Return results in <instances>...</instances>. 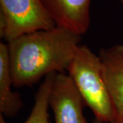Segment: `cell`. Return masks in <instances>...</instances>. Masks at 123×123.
<instances>
[{
	"instance_id": "1",
	"label": "cell",
	"mask_w": 123,
	"mask_h": 123,
	"mask_svg": "<svg viewBox=\"0 0 123 123\" xmlns=\"http://www.w3.org/2000/svg\"><path fill=\"white\" fill-rule=\"evenodd\" d=\"M81 41V35L55 26L7 43L13 86H31L49 74L65 73Z\"/></svg>"
},
{
	"instance_id": "2",
	"label": "cell",
	"mask_w": 123,
	"mask_h": 123,
	"mask_svg": "<svg viewBox=\"0 0 123 123\" xmlns=\"http://www.w3.org/2000/svg\"><path fill=\"white\" fill-rule=\"evenodd\" d=\"M67 72L95 119L111 123L116 112L98 55L87 45L80 44Z\"/></svg>"
},
{
	"instance_id": "3",
	"label": "cell",
	"mask_w": 123,
	"mask_h": 123,
	"mask_svg": "<svg viewBox=\"0 0 123 123\" xmlns=\"http://www.w3.org/2000/svg\"><path fill=\"white\" fill-rule=\"evenodd\" d=\"M0 36L8 43L56 26L40 0H0Z\"/></svg>"
},
{
	"instance_id": "4",
	"label": "cell",
	"mask_w": 123,
	"mask_h": 123,
	"mask_svg": "<svg viewBox=\"0 0 123 123\" xmlns=\"http://www.w3.org/2000/svg\"><path fill=\"white\" fill-rule=\"evenodd\" d=\"M55 123H88L83 112L84 101L70 76L55 75L49 99Z\"/></svg>"
},
{
	"instance_id": "5",
	"label": "cell",
	"mask_w": 123,
	"mask_h": 123,
	"mask_svg": "<svg viewBox=\"0 0 123 123\" xmlns=\"http://www.w3.org/2000/svg\"><path fill=\"white\" fill-rule=\"evenodd\" d=\"M55 25L82 36L90 23L91 0H40Z\"/></svg>"
},
{
	"instance_id": "6",
	"label": "cell",
	"mask_w": 123,
	"mask_h": 123,
	"mask_svg": "<svg viewBox=\"0 0 123 123\" xmlns=\"http://www.w3.org/2000/svg\"><path fill=\"white\" fill-rule=\"evenodd\" d=\"M116 116H123V43L101 49L98 53Z\"/></svg>"
},
{
	"instance_id": "7",
	"label": "cell",
	"mask_w": 123,
	"mask_h": 123,
	"mask_svg": "<svg viewBox=\"0 0 123 123\" xmlns=\"http://www.w3.org/2000/svg\"><path fill=\"white\" fill-rule=\"evenodd\" d=\"M7 44L0 43V113L3 116L12 118L23 107L19 93L13 92Z\"/></svg>"
},
{
	"instance_id": "8",
	"label": "cell",
	"mask_w": 123,
	"mask_h": 123,
	"mask_svg": "<svg viewBox=\"0 0 123 123\" xmlns=\"http://www.w3.org/2000/svg\"><path fill=\"white\" fill-rule=\"evenodd\" d=\"M51 73L44 77L36 93L34 107L30 114L23 123H51L49 115V99L55 75Z\"/></svg>"
},
{
	"instance_id": "9",
	"label": "cell",
	"mask_w": 123,
	"mask_h": 123,
	"mask_svg": "<svg viewBox=\"0 0 123 123\" xmlns=\"http://www.w3.org/2000/svg\"><path fill=\"white\" fill-rule=\"evenodd\" d=\"M110 123H123V116H116Z\"/></svg>"
},
{
	"instance_id": "10",
	"label": "cell",
	"mask_w": 123,
	"mask_h": 123,
	"mask_svg": "<svg viewBox=\"0 0 123 123\" xmlns=\"http://www.w3.org/2000/svg\"><path fill=\"white\" fill-rule=\"evenodd\" d=\"M0 123H7L4 120V116L1 114H0Z\"/></svg>"
},
{
	"instance_id": "11",
	"label": "cell",
	"mask_w": 123,
	"mask_h": 123,
	"mask_svg": "<svg viewBox=\"0 0 123 123\" xmlns=\"http://www.w3.org/2000/svg\"><path fill=\"white\" fill-rule=\"evenodd\" d=\"M92 123H101V121H99V120H97V119H95L94 120V122Z\"/></svg>"
},
{
	"instance_id": "12",
	"label": "cell",
	"mask_w": 123,
	"mask_h": 123,
	"mask_svg": "<svg viewBox=\"0 0 123 123\" xmlns=\"http://www.w3.org/2000/svg\"><path fill=\"white\" fill-rule=\"evenodd\" d=\"M118 1L120 2V4H122V6H123V0H118Z\"/></svg>"
}]
</instances>
